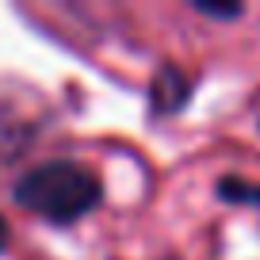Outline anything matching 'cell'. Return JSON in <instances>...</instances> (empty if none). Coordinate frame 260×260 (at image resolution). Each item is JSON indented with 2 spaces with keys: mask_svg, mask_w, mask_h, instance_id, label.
Returning <instances> with one entry per match:
<instances>
[{
  "mask_svg": "<svg viewBox=\"0 0 260 260\" xmlns=\"http://www.w3.org/2000/svg\"><path fill=\"white\" fill-rule=\"evenodd\" d=\"M218 195L230 199V203H252L260 207V184H245V180H222Z\"/></svg>",
  "mask_w": 260,
  "mask_h": 260,
  "instance_id": "obj_2",
  "label": "cell"
},
{
  "mask_svg": "<svg viewBox=\"0 0 260 260\" xmlns=\"http://www.w3.org/2000/svg\"><path fill=\"white\" fill-rule=\"evenodd\" d=\"M16 199L39 218L69 226L100 203V180L77 161H50L19 180Z\"/></svg>",
  "mask_w": 260,
  "mask_h": 260,
  "instance_id": "obj_1",
  "label": "cell"
},
{
  "mask_svg": "<svg viewBox=\"0 0 260 260\" xmlns=\"http://www.w3.org/2000/svg\"><path fill=\"white\" fill-rule=\"evenodd\" d=\"M4 245H8V222L0 218V249H4Z\"/></svg>",
  "mask_w": 260,
  "mask_h": 260,
  "instance_id": "obj_3",
  "label": "cell"
}]
</instances>
